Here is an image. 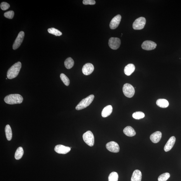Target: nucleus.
<instances>
[{
  "mask_svg": "<svg viewBox=\"0 0 181 181\" xmlns=\"http://www.w3.org/2000/svg\"><path fill=\"white\" fill-rule=\"evenodd\" d=\"M22 64L18 62L12 66L8 70L7 77L8 79H12L16 77L19 74L21 68Z\"/></svg>",
  "mask_w": 181,
  "mask_h": 181,
  "instance_id": "nucleus-1",
  "label": "nucleus"
},
{
  "mask_svg": "<svg viewBox=\"0 0 181 181\" xmlns=\"http://www.w3.org/2000/svg\"><path fill=\"white\" fill-rule=\"evenodd\" d=\"M23 100V97L19 94H10L7 96L4 99L5 102L7 104L12 105L20 104Z\"/></svg>",
  "mask_w": 181,
  "mask_h": 181,
  "instance_id": "nucleus-2",
  "label": "nucleus"
},
{
  "mask_svg": "<svg viewBox=\"0 0 181 181\" xmlns=\"http://www.w3.org/2000/svg\"><path fill=\"white\" fill-rule=\"evenodd\" d=\"M94 96L91 95L82 99L76 107L77 110H81L88 107L93 100Z\"/></svg>",
  "mask_w": 181,
  "mask_h": 181,
  "instance_id": "nucleus-3",
  "label": "nucleus"
},
{
  "mask_svg": "<svg viewBox=\"0 0 181 181\" xmlns=\"http://www.w3.org/2000/svg\"><path fill=\"white\" fill-rule=\"evenodd\" d=\"M83 140L87 144L90 146H94V137L93 134L90 131H88L85 133L82 136Z\"/></svg>",
  "mask_w": 181,
  "mask_h": 181,
  "instance_id": "nucleus-4",
  "label": "nucleus"
},
{
  "mask_svg": "<svg viewBox=\"0 0 181 181\" xmlns=\"http://www.w3.org/2000/svg\"><path fill=\"white\" fill-rule=\"evenodd\" d=\"M123 92L126 96L130 98L134 96L135 93V90L132 85L126 83L123 86Z\"/></svg>",
  "mask_w": 181,
  "mask_h": 181,
  "instance_id": "nucleus-5",
  "label": "nucleus"
},
{
  "mask_svg": "<svg viewBox=\"0 0 181 181\" xmlns=\"http://www.w3.org/2000/svg\"><path fill=\"white\" fill-rule=\"evenodd\" d=\"M146 23V19L143 17L139 18L133 23V27L134 30H140L143 29Z\"/></svg>",
  "mask_w": 181,
  "mask_h": 181,
  "instance_id": "nucleus-6",
  "label": "nucleus"
},
{
  "mask_svg": "<svg viewBox=\"0 0 181 181\" xmlns=\"http://www.w3.org/2000/svg\"><path fill=\"white\" fill-rule=\"evenodd\" d=\"M120 40L118 38L112 37L109 40V46L113 50H117L120 47Z\"/></svg>",
  "mask_w": 181,
  "mask_h": 181,
  "instance_id": "nucleus-7",
  "label": "nucleus"
},
{
  "mask_svg": "<svg viewBox=\"0 0 181 181\" xmlns=\"http://www.w3.org/2000/svg\"><path fill=\"white\" fill-rule=\"evenodd\" d=\"M25 36V33L23 31H20L18 34L12 46L14 50H17L19 48L23 42Z\"/></svg>",
  "mask_w": 181,
  "mask_h": 181,
  "instance_id": "nucleus-8",
  "label": "nucleus"
},
{
  "mask_svg": "<svg viewBox=\"0 0 181 181\" xmlns=\"http://www.w3.org/2000/svg\"><path fill=\"white\" fill-rule=\"evenodd\" d=\"M157 44L153 41L147 40L144 41L142 45V48L146 50H151L156 48Z\"/></svg>",
  "mask_w": 181,
  "mask_h": 181,
  "instance_id": "nucleus-9",
  "label": "nucleus"
},
{
  "mask_svg": "<svg viewBox=\"0 0 181 181\" xmlns=\"http://www.w3.org/2000/svg\"><path fill=\"white\" fill-rule=\"evenodd\" d=\"M106 148L108 151L115 153L120 151L119 146L115 142L112 141L109 142L106 145Z\"/></svg>",
  "mask_w": 181,
  "mask_h": 181,
  "instance_id": "nucleus-10",
  "label": "nucleus"
},
{
  "mask_svg": "<svg viewBox=\"0 0 181 181\" xmlns=\"http://www.w3.org/2000/svg\"><path fill=\"white\" fill-rule=\"evenodd\" d=\"M71 148L61 145H56L54 148V150L57 153L60 154H66L71 151Z\"/></svg>",
  "mask_w": 181,
  "mask_h": 181,
  "instance_id": "nucleus-11",
  "label": "nucleus"
},
{
  "mask_svg": "<svg viewBox=\"0 0 181 181\" xmlns=\"http://www.w3.org/2000/svg\"><path fill=\"white\" fill-rule=\"evenodd\" d=\"M121 19V17L120 15H118L114 17L111 20L109 26L111 29H116L120 24Z\"/></svg>",
  "mask_w": 181,
  "mask_h": 181,
  "instance_id": "nucleus-12",
  "label": "nucleus"
},
{
  "mask_svg": "<svg viewBox=\"0 0 181 181\" xmlns=\"http://www.w3.org/2000/svg\"><path fill=\"white\" fill-rule=\"evenodd\" d=\"M94 66L92 63H87L82 67V73L85 75H89L92 74L94 70Z\"/></svg>",
  "mask_w": 181,
  "mask_h": 181,
  "instance_id": "nucleus-13",
  "label": "nucleus"
},
{
  "mask_svg": "<svg viewBox=\"0 0 181 181\" xmlns=\"http://www.w3.org/2000/svg\"><path fill=\"white\" fill-rule=\"evenodd\" d=\"M176 141V138L174 136H172L169 139L167 143L165 145L164 150L167 152L170 150L174 147Z\"/></svg>",
  "mask_w": 181,
  "mask_h": 181,
  "instance_id": "nucleus-14",
  "label": "nucleus"
},
{
  "mask_svg": "<svg viewBox=\"0 0 181 181\" xmlns=\"http://www.w3.org/2000/svg\"><path fill=\"white\" fill-rule=\"evenodd\" d=\"M162 133L161 132L157 131L151 134L150 136V139L153 143H157L160 141Z\"/></svg>",
  "mask_w": 181,
  "mask_h": 181,
  "instance_id": "nucleus-15",
  "label": "nucleus"
},
{
  "mask_svg": "<svg viewBox=\"0 0 181 181\" xmlns=\"http://www.w3.org/2000/svg\"><path fill=\"white\" fill-rule=\"evenodd\" d=\"M135 69V66L133 64H129L126 66L124 69V72L126 75L130 76Z\"/></svg>",
  "mask_w": 181,
  "mask_h": 181,
  "instance_id": "nucleus-16",
  "label": "nucleus"
},
{
  "mask_svg": "<svg viewBox=\"0 0 181 181\" xmlns=\"http://www.w3.org/2000/svg\"><path fill=\"white\" fill-rule=\"evenodd\" d=\"M142 174L140 170H136L134 172L131 179V181H141Z\"/></svg>",
  "mask_w": 181,
  "mask_h": 181,
  "instance_id": "nucleus-17",
  "label": "nucleus"
},
{
  "mask_svg": "<svg viewBox=\"0 0 181 181\" xmlns=\"http://www.w3.org/2000/svg\"><path fill=\"white\" fill-rule=\"evenodd\" d=\"M112 106L109 105L107 106L103 109L101 113L103 117L106 118L109 116L112 112Z\"/></svg>",
  "mask_w": 181,
  "mask_h": 181,
  "instance_id": "nucleus-18",
  "label": "nucleus"
},
{
  "mask_svg": "<svg viewBox=\"0 0 181 181\" xmlns=\"http://www.w3.org/2000/svg\"><path fill=\"white\" fill-rule=\"evenodd\" d=\"M123 132L127 136H133L136 134V132L134 129L131 126H128L124 129Z\"/></svg>",
  "mask_w": 181,
  "mask_h": 181,
  "instance_id": "nucleus-19",
  "label": "nucleus"
},
{
  "mask_svg": "<svg viewBox=\"0 0 181 181\" xmlns=\"http://www.w3.org/2000/svg\"><path fill=\"white\" fill-rule=\"evenodd\" d=\"M156 104L160 107L166 108L169 107V103L166 99H160L157 100Z\"/></svg>",
  "mask_w": 181,
  "mask_h": 181,
  "instance_id": "nucleus-20",
  "label": "nucleus"
},
{
  "mask_svg": "<svg viewBox=\"0 0 181 181\" xmlns=\"http://www.w3.org/2000/svg\"><path fill=\"white\" fill-rule=\"evenodd\" d=\"M5 131L7 139L8 141H11L12 138V132L11 126L9 125L6 126Z\"/></svg>",
  "mask_w": 181,
  "mask_h": 181,
  "instance_id": "nucleus-21",
  "label": "nucleus"
},
{
  "mask_svg": "<svg viewBox=\"0 0 181 181\" xmlns=\"http://www.w3.org/2000/svg\"><path fill=\"white\" fill-rule=\"evenodd\" d=\"M74 61L71 58H67L64 61V66L68 69H71L74 66Z\"/></svg>",
  "mask_w": 181,
  "mask_h": 181,
  "instance_id": "nucleus-22",
  "label": "nucleus"
},
{
  "mask_svg": "<svg viewBox=\"0 0 181 181\" xmlns=\"http://www.w3.org/2000/svg\"><path fill=\"white\" fill-rule=\"evenodd\" d=\"M23 154H24V150L22 147H19L18 148L15 154V158L16 160H19L22 158Z\"/></svg>",
  "mask_w": 181,
  "mask_h": 181,
  "instance_id": "nucleus-23",
  "label": "nucleus"
},
{
  "mask_svg": "<svg viewBox=\"0 0 181 181\" xmlns=\"http://www.w3.org/2000/svg\"><path fill=\"white\" fill-rule=\"evenodd\" d=\"M48 31L49 33L51 34L54 35L56 36H61L62 35V33L58 29H56L55 28H49L48 29Z\"/></svg>",
  "mask_w": 181,
  "mask_h": 181,
  "instance_id": "nucleus-24",
  "label": "nucleus"
},
{
  "mask_svg": "<svg viewBox=\"0 0 181 181\" xmlns=\"http://www.w3.org/2000/svg\"><path fill=\"white\" fill-rule=\"evenodd\" d=\"M118 175L117 172H113L111 173L108 177V181H118Z\"/></svg>",
  "mask_w": 181,
  "mask_h": 181,
  "instance_id": "nucleus-25",
  "label": "nucleus"
},
{
  "mask_svg": "<svg viewBox=\"0 0 181 181\" xmlns=\"http://www.w3.org/2000/svg\"><path fill=\"white\" fill-rule=\"evenodd\" d=\"M133 117L136 120H140L145 117V114L142 112H137L134 113L133 114Z\"/></svg>",
  "mask_w": 181,
  "mask_h": 181,
  "instance_id": "nucleus-26",
  "label": "nucleus"
},
{
  "mask_svg": "<svg viewBox=\"0 0 181 181\" xmlns=\"http://www.w3.org/2000/svg\"><path fill=\"white\" fill-rule=\"evenodd\" d=\"M60 77L61 81H63L64 85L66 86H69L70 83V81L68 77L65 74H61L60 75Z\"/></svg>",
  "mask_w": 181,
  "mask_h": 181,
  "instance_id": "nucleus-27",
  "label": "nucleus"
},
{
  "mask_svg": "<svg viewBox=\"0 0 181 181\" xmlns=\"http://www.w3.org/2000/svg\"><path fill=\"white\" fill-rule=\"evenodd\" d=\"M170 177L169 173H165L159 176L158 178V181H166Z\"/></svg>",
  "mask_w": 181,
  "mask_h": 181,
  "instance_id": "nucleus-28",
  "label": "nucleus"
},
{
  "mask_svg": "<svg viewBox=\"0 0 181 181\" xmlns=\"http://www.w3.org/2000/svg\"><path fill=\"white\" fill-rule=\"evenodd\" d=\"M4 16L9 19H12L14 15V12L13 11H10L6 12L4 14Z\"/></svg>",
  "mask_w": 181,
  "mask_h": 181,
  "instance_id": "nucleus-29",
  "label": "nucleus"
},
{
  "mask_svg": "<svg viewBox=\"0 0 181 181\" xmlns=\"http://www.w3.org/2000/svg\"><path fill=\"white\" fill-rule=\"evenodd\" d=\"M0 6H1V8L2 10L3 11H6L9 8L10 5L6 2H3L1 4Z\"/></svg>",
  "mask_w": 181,
  "mask_h": 181,
  "instance_id": "nucleus-30",
  "label": "nucleus"
},
{
  "mask_svg": "<svg viewBox=\"0 0 181 181\" xmlns=\"http://www.w3.org/2000/svg\"><path fill=\"white\" fill-rule=\"evenodd\" d=\"M82 3L84 5H94L96 1L94 0H84Z\"/></svg>",
  "mask_w": 181,
  "mask_h": 181,
  "instance_id": "nucleus-31",
  "label": "nucleus"
},
{
  "mask_svg": "<svg viewBox=\"0 0 181 181\" xmlns=\"http://www.w3.org/2000/svg\"><path fill=\"white\" fill-rule=\"evenodd\" d=\"M6 79L7 80V78H6Z\"/></svg>",
  "mask_w": 181,
  "mask_h": 181,
  "instance_id": "nucleus-32",
  "label": "nucleus"
}]
</instances>
